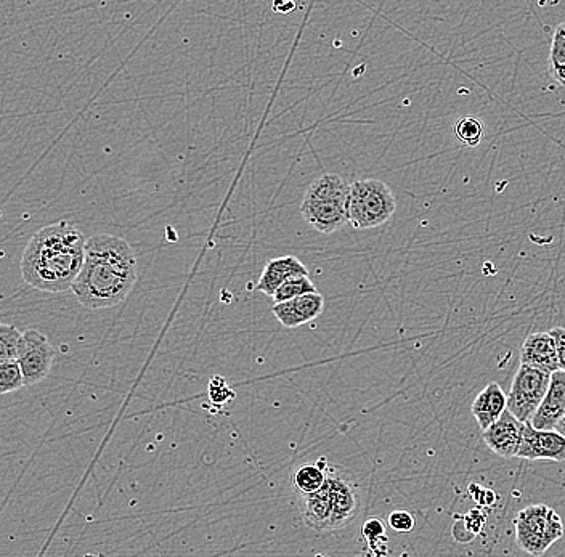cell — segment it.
<instances>
[{
    "label": "cell",
    "instance_id": "obj_1",
    "mask_svg": "<svg viewBox=\"0 0 565 557\" xmlns=\"http://www.w3.org/2000/svg\"><path fill=\"white\" fill-rule=\"evenodd\" d=\"M137 277L139 265L131 244L114 235L90 236L71 291L86 309H110L129 296Z\"/></svg>",
    "mask_w": 565,
    "mask_h": 557
},
{
    "label": "cell",
    "instance_id": "obj_2",
    "mask_svg": "<svg viewBox=\"0 0 565 557\" xmlns=\"http://www.w3.org/2000/svg\"><path fill=\"white\" fill-rule=\"evenodd\" d=\"M86 241L81 230L68 222L42 228L21 257L23 280L45 293L73 288L86 259Z\"/></svg>",
    "mask_w": 565,
    "mask_h": 557
},
{
    "label": "cell",
    "instance_id": "obj_3",
    "mask_svg": "<svg viewBox=\"0 0 565 557\" xmlns=\"http://www.w3.org/2000/svg\"><path fill=\"white\" fill-rule=\"evenodd\" d=\"M350 185L338 174H323L310 183L301 204L302 217L323 235L349 224Z\"/></svg>",
    "mask_w": 565,
    "mask_h": 557
},
{
    "label": "cell",
    "instance_id": "obj_4",
    "mask_svg": "<svg viewBox=\"0 0 565 557\" xmlns=\"http://www.w3.org/2000/svg\"><path fill=\"white\" fill-rule=\"evenodd\" d=\"M397 200L387 183L363 179L350 185L349 224L357 230L381 227L391 220Z\"/></svg>",
    "mask_w": 565,
    "mask_h": 557
},
{
    "label": "cell",
    "instance_id": "obj_5",
    "mask_svg": "<svg viewBox=\"0 0 565 557\" xmlns=\"http://www.w3.org/2000/svg\"><path fill=\"white\" fill-rule=\"evenodd\" d=\"M514 525L517 546L532 556H543L549 546L561 540L564 535L561 516L546 505L522 509L517 513Z\"/></svg>",
    "mask_w": 565,
    "mask_h": 557
},
{
    "label": "cell",
    "instance_id": "obj_6",
    "mask_svg": "<svg viewBox=\"0 0 565 557\" xmlns=\"http://www.w3.org/2000/svg\"><path fill=\"white\" fill-rule=\"evenodd\" d=\"M549 383L551 373L522 363L509 389L508 410L524 423H530L545 399Z\"/></svg>",
    "mask_w": 565,
    "mask_h": 557
},
{
    "label": "cell",
    "instance_id": "obj_7",
    "mask_svg": "<svg viewBox=\"0 0 565 557\" xmlns=\"http://www.w3.org/2000/svg\"><path fill=\"white\" fill-rule=\"evenodd\" d=\"M55 360V349L49 339L41 331L28 330L21 334L18 362H20L26 386L42 383Z\"/></svg>",
    "mask_w": 565,
    "mask_h": 557
},
{
    "label": "cell",
    "instance_id": "obj_8",
    "mask_svg": "<svg viewBox=\"0 0 565 557\" xmlns=\"http://www.w3.org/2000/svg\"><path fill=\"white\" fill-rule=\"evenodd\" d=\"M328 487H330L331 505H333L331 530H339L349 525L357 516L358 508H360L357 485L349 472L338 466H330Z\"/></svg>",
    "mask_w": 565,
    "mask_h": 557
},
{
    "label": "cell",
    "instance_id": "obj_9",
    "mask_svg": "<svg viewBox=\"0 0 565 557\" xmlns=\"http://www.w3.org/2000/svg\"><path fill=\"white\" fill-rule=\"evenodd\" d=\"M517 458L529 461H565V437L556 429H537L532 424L525 423Z\"/></svg>",
    "mask_w": 565,
    "mask_h": 557
},
{
    "label": "cell",
    "instance_id": "obj_10",
    "mask_svg": "<svg viewBox=\"0 0 565 557\" xmlns=\"http://www.w3.org/2000/svg\"><path fill=\"white\" fill-rule=\"evenodd\" d=\"M524 427V421L506 410L492 426L485 429V445L501 458H514L521 447Z\"/></svg>",
    "mask_w": 565,
    "mask_h": 557
},
{
    "label": "cell",
    "instance_id": "obj_11",
    "mask_svg": "<svg viewBox=\"0 0 565 557\" xmlns=\"http://www.w3.org/2000/svg\"><path fill=\"white\" fill-rule=\"evenodd\" d=\"M325 309L322 294L307 293L294 297L291 301L277 302L273 305V315L285 328H297L320 317Z\"/></svg>",
    "mask_w": 565,
    "mask_h": 557
},
{
    "label": "cell",
    "instance_id": "obj_12",
    "mask_svg": "<svg viewBox=\"0 0 565 557\" xmlns=\"http://www.w3.org/2000/svg\"><path fill=\"white\" fill-rule=\"evenodd\" d=\"M565 416V371L557 370L551 375L545 399L533 415L530 424L537 429H556L557 423Z\"/></svg>",
    "mask_w": 565,
    "mask_h": 557
},
{
    "label": "cell",
    "instance_id": "obj_13",
    "mask_svg": "<svg viewBox=\"0 0 565 557\" xmlns=\"http://www.w3.org/2000/svg\"><path fill=\"white\" fill-rule=\"evenodd\" d=\"M299 511H301L302 521L310 529L317 530V532H331L333 505H331L328 480L317 492L299 495Z\"/></svg>",
    "mask_w": 565,
    "mask_h": 557
},
{
    "label": "cell",
    "instance_id": "obj_14",
    "mask_svg": "<svg viewBox=\"0 0 565 557\" xmlns=\"http://www.w3.org/2000/svg\"><path fill=\"white\" fill-rule=\"evenodd\" d=\"M521 363L533 366L538 370L546 371L553 375L554 371L561 370L557 358L556 341L551 333H533L525 339L521 349Z\"/></svg>",
    "mask_w": 565,
    "mask_h": 557
},
{
    "label": "cell",
    "instance_id": "obj_15",
    "mask_svg": "<svg viewBox=\"0 0 565 557\" xmlns=\"http://www.w3.org/2000/svg\"><path fill=\"white\" fill-rule=\"evenodd\" d=\"M299 275H309V270L297 257L285 256L272 259L267 262L261 278L257 281V291L273 297L283 283Z\"/></svg>",
    "mask_w": 565,
    "mask_h": 557
},
{
    "label": "cell",
    "instance_id": "obj_16",
    "mask_svg": "<svg viewBox=\"0 0 565 557\" xmlns=\"http://www.w3.org/2000/svg\"><path fill=\"white\" fill-rule=\"evenodd\" d=\"M471 410L480 429L485 431L508 410V395L501 389L500 384H487L472 403Z\"/></svg>",
    "mask_w": 565,
    "mask_h": 557
},
{
    "label": "cell",
    "instance_id": "obj_17",
    "mask_svg": "<svg viewBox=\"0 0 565 557\" xmlns=\"http://www.w3.org/2000/svg\"><path fill=\"white\" fill-rule=\"evenodd\" d=\"M328 472H330V464L326 458H320L315 463H304L294 469L291 484L297 495L317 492L326 484Z\"/></svg>",
    "mask_w": 565,
    "mask_h": 557
},
{
    "label": "cell",
    "instance_id": "obj_18",
    "mask_svg": "<svg viewBox=\"0 0 565 557\" xmlns=\"http://www.w3.org/2000/svg\"><path fill=\"white\" fill-rule=\"evenodd\" d=\"M453 134H455V139L464 147H479L485 137L484 122H482V119L474 118V116H464V118L455 122Z\"/></svg>",
    "mask_w": 565,
    "mask_h": 557
},
{
    "label": "cell",
    "instance_id": "obj_19",
    "mask_svg": "<svg viewBox=\"0 0 565 557\" xmlns=\"http://www.w3.org/2000/svg\"><path fill=\"white\" fill-rule=\"evenodd\" d=\"M549 73L559 86L565 87V21L557 26L549 50Z\"/></svg>",
    "mask_w": 565,
    "mask_h": 557
},
{
    "label": "cell",
    "instance_id": "obj_20",
    "mask_svg": "<svg viewBox=\"0 0 565 557\" xmlns=\"http://www.w3.org/2000/svg\"><path fill=\"white\" fill-rule=\"evenodd\" d=\"M362 537L371 553L383 556L387 553L389 538L386 535V524L379 517H368L362 527Z\"/></svg>",
    "mask_w": 565,
    "mask_h": 557
},
{
    "label": "cell",
    "instance_id": "obj_21",
    "mask_svg": "<svg viewBox=\"0 0 565 557\" xmlns=\"http://www.w3.org/2000/svg\"><path fill=\"white\" fill-rule=\"evenodd\" d=\"M307 293H317V288L313 285L309 275H299V277L291 278V280L283 283L277 289V293L273 294L272 299L277 304V302L291 301L294 297Z\"/></svg>",
    "mask_w": 565,
    "mask_h": 557
},
{
    "label": "cell",
    "instance_id": "obj_22",
    "mask_svg": "<svg viewBox=\"0 0 565 557\" xmlns=\"http://www.w3.org/2000/svg\"><path fill=\"white\" fill-rule=\"evenodd\" d=\"M26 386L25 376L18 360L0 363V394H10Z\"/></svg>",
    "mask_w": 565,
    "mask_h": 557
},
{
    "label": "cell",
    "instance_id": "obj_23",
    "mask_svg": "<svg viewBox=\"0 0 565 557\" xmlns=\"http://www.w3.org/2000/svg\"><path fill=\"white\" fill-rule=\"evenodd\" d=\"M21 334L15 326L0 325V363L18 360Z\"/></svg>",
    "mask_w": 565,
    "mask_h": 557
},
{
    "label": "cell",
    "instance_id": "obj_24",
    "mask_svg": "<svg viewBox=\"0 0 565 557\" xmlns=\"http://www.w3.org/2000/svg\"><path fill=\"white\" fill-rule=\"evenodd\" d=\"M387 522H389V527L392 530L399 533H410L416 525L415 517L408 511H394V513L389 514Z\"/></svg>",
    "mask_w": 565,
    "mask_h": 557
},
{
    "label": "cell",
    "instance_id": "obj_25",
    "mask_svg": "<svg viewBox=\"0 0 565 557\" xmlns=\"http://www.w3.org/2000/svg\"><path fill=\"white\" fill-rule=\"evenodd\" d=\"M556 341L557 358H559V366L561 370L565 371V328L562 326H554L553 330L549 331Z\"/></svg>",
    "mask_w": 565,
    "mask_h": 557
},
{
    "label": "cell",
    "instance_id": "obj_26",
    "mask_svg": "<svg viewBox=\"0 0 565 557\" xmlns=\"http://www.w3.org/2000/svg\"><path fill=\"white\" fill-rule=\"evenodd\" d=\"M272 9L273 12L289 13L296 9V2H293V0H273Z\"/></svg>",
    "mask_w": 565,
    "mask_h": 557
},
{
    "label": "cell",
    "instance_id": "obj_27",
    "mask_svg": "<svg viewBox=\"0 0 565 557\" xmlns=\"http://www.w3.org/2000/svg\"><path fill=\"white\" fill-rule=\"evenodd\" d=\"M556 431L559 432L561 436L565 437V416L561 419V421H559V423H557Z\"/></svg>",
    "mask_w": 565,
    "mask_h": 557
}]
</instances>
